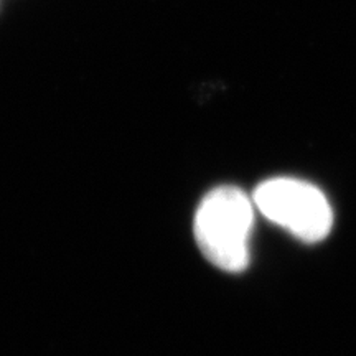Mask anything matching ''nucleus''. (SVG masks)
Instances as JSON below:
<instances>
[{"instance_id":"f257e3e1","label":"nucleus","mask_w":356,"mask_h":356,"mask_svg":"<svg viewBox=\"0 0 356 356\" xmlns=\"http://www.w3.org/2000/svg\"><path fill=\"white\" fill-rule=\"evenodd\" d=\"M254 202L241 188L218 186L200 203L193 231L200 251L221 270L243 273L249 264Z\"/></svg>"},{"instance_id":"f03ea898","label":"nucleus","mask_w":356,"mask_h":356,"mask_svg":"<svg viewBox=\"0 0 356 356\" xmlns=\"http://www.w3.org/2000/svg\"><path fill=\"white\" fill-rule=\"evenodd\" d=\"M252 202L267 220L305 243L322 241L332 231L330 203L317 186L304 180L279 177L262 181Z\"/></svg>"}]
</instances>
